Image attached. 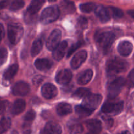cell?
Returning <instances> with one entry per match:
<instances>
[{
	"label": "cell",
	"mask_w": 134,
	"mask_h": 134,
	"mask_svg": "<svg viewBox=\"0 0 134 134\" xmlns=\"http://www.w3.org/2000/svg\"><path fill=\"white\" fill-rule=\"evenodd\" d=\"M43 48V42L40 39H37L33 43L31 48V54L32 56H36Z\"/></svg>",
	"instance_id": "cb8c5ba5"
},
{
	"label": "cell",
	"mask_w": 134,
	"mask_h": 134,
	"mask_svg": "<svg viewBox=\"0 0 134 134\" xmlns=\"http://www.w3.org/2000/svg\"><path fill=\"white\" fill-rule=\"evenodd\" d=\"M109 9L110 13L112 14V15L115 18H121L124 15V13H123L122 10L118 9V8L114 7H109Z\"/></svg>",
	"instance_id": "d6a6232c"
},
{
	"label": "cell",
	"mask_w": 134,
	"mask_h": 134,
	"mask_svg": "<svg viewBox=\"0 0 134 134\" xmlns=\"http://www.w3.org/2000/svg\"><path fill=\"white\" fill-rule=\"evenodd\" d=\"M86 125L89 130L88 134H98L102 130V123L98 120L91 119L87 120Z\"/></svg>",
	"instance_id": "e0dca14e"
},
{
	"label": "cell",
	"mask_w": 134,
	"mask_h": 134,
	"mask_svg": "<svg viewBox=\"0 0 134 134\" xmlns=\"http://www.w3.org/2000/svg\"><path fill=\"white\" fill-rule=\"evenodd\" d=\"M83 132V127L81 124H73L69 126V134H81Z\"/></svg>",
	"instance_id": "f546056e"
},
{
	"label": "cell",
	"mask_w": 134,
	"mask_h": 134,
	"mask_svg": "<svg viewBox=\"0 0 134 134\" xmlns=\"http://www.w3.org/2000/svg\"><path fill=\"white\" fill-rule=\"evenodd\" d=\"M124 107L123 102H118V103H109L107 102L102 107V111L104 113H113L116 115L122 112Z\"/></svg>",
	"instance_id": "ba28073f"
},
{
	"label": "cell",
	"mask_w": 134,
	"mask_h": 134,
	"mask_svg": "<svg viewBox=\"0 0 134 134\" xmlns=\"http://www.w3.org/2000/svg\"><path fill=\"white\" fill-rule=\"evenodd\" d=\"M11 134H18V133L16 130H14V131H13V132H12Z\"/></svg>",
	"instance_id": "ee69618b"
},
{
	"label": "cell",
	"mask_w": 134,
	"mask_h": 134,
	"mask_svg": "<svg viewBox=\"0 0 134 134\" xmlns=\"http://www.w3.org/2000/svg\"><path fill=\"white\" fill-rule=\"evenodd\" d=\"M24 34V29L19 23H11L8 26V37L10 43L18 44Z\"/></svg>",
	"instance_id": "3957f363"
},
{
	"label": "cell",
	"mask_w": 134,
	"mask_h": 134,
	"mask_svg": "<svg viewBox=\"0 0 134 134\" xmlns=\"http://www.w3.org/2000/svg\"><path fill=\"white\" fill-rule=\"evenodd\" d=\"M30 92L28 84L23 81H20L14 84L12 88V92L15 96H26Z\"/></svg>",
	"instance_id": "9c48e42d"
},
{
	"label": "cell",
	"mask_w": 134,
	"mask_h": 134,
	"mask_svg": "<svg viewBox=\"0 0 134 134\" xmlns=\"http://www.w3.org/2000/svg\"><path fill=\"white\" fill-rule=\"evenodd\" d=\"M129 67V64L122 59L114 58L107 62V71L110 75H115L126 71Z\"/></svg>",
	"instance_id": "6da1fadb"
},
{
	"label": "cell",
	"mask_w": 134,
	"mask_h": 134,
	"mask_svg": "<svg viewBox=\"0 0 134 134\" xmlns=\"http://www.w3.org/2000/svg\"><path fill=\"white\" fill-rule=\"evenodd\" d=\"M60 9L58 7L51 6L46 8L42 13L40 21L43 24H47L54 22L60 16Z\"/></svg>",
	"instance_id": "277c9868"
},
{
	"label": "cell",
	"mask_w": 134,
	"mask_h": 134,
	"mask_svg": "<svg viewBox=\"0 0 134 134\" xmlns=\"http://www.w3.org/2000/svg\"><path fill=\"white\" fill-rule=\"evenodd\" d=\"M96 7V5L94 3H82L80 5V9L83 13H88L95 10Z\"/></svg>",
	"instance_id": "83f0119b"
},
{
	"label": "cell",
	"mask_w": 134,
	"mask_h": 134,
	"mask_svg": "<svg viewBox=\"0 0 134 134\" xmlns=\"http://www.w3.org/2000/svg\"><path fill=\"white\" fill-rule=\"evenodd\" d=\"M126 81L123 77H119L114 80L109 85L108 88V97L111 99L116 98L120 92Z\"/></svg>",
	"instance_id": "5b68a950"
},
{
	"label": "cell",
	"mask_w": 134,
	"mask_h": 134,
	"mask_svg": "<svg viewBox=\"0 0 134 134\" xmlns=\"http://www.w3.org/2000/svg\"><path fill=\"white\" fill-rule=\"evenodd\" d=\"M62 37V32L58 29L54 30L50 34L46 43L47 48L49 51H54L60 44Z\"/></svg>",
	"instance_id": "52a82bcc"
},
{
	"label": "cell",
	"mask_w": 134,
	"mask_h": 134,
	"mask_svg": "<svg viewBox=\"0 0 134 134\" xmlns=\"http://www.w3.org/2000/svg\"><path fill=\"white\" fill-rule=\"evenodd\" d=\"M35 116H36V114H35V112L34 110H30V111H29L28 112H27V113L26 114V115L24 117V124H31L34 121V119H35Z\"/></svg>",
	"instance_id": "4dcf8cb0"
},
{
	"label": "cell",
	"mask_w": 134,
	"mask_h": 134,
	"mask_svg": "<svg viewBox=\"0 0 134 134\" xmlns=\"http://www.w3.org/2000/svg\"><path fill=\"white\" fill-rule=\"evenodd\" d=\"M79 24L80 27H82V28H86V26L88 25V20L87 19H86L84 17H80L78 20Z\"/></svg>",
	"instance_id": "8d00e7d4"
},
{
	"label": "cell",
	"mask_w": 134,
	"mask_h": 134,
	"mask_svg": "<svg viewBox=\"0 0 134 134\" xmlns=\"http://www.w3.org/2000/svg\"><path fill=\"white\" fill-rule=\"evenodd\" d=\"M133 129H134V125H133Z\"/></svg>",
	"instance_id": "f6af8a7d"
},
{
	"label": "cell",
	"mask_w": 134,
	"mask_h": 134,
	"mask_svg": "<svg viewBox=\"0 0 134 134\" xmlns=\"http://www.w3.org/2000/svg\"><path fill=\"white\" fill-rule=\"evenodd\" d=\"M95 40L102 49L107 51L113 43L115 35L111 31L98 33L95 35Z\"/></svg>",
	"instance_id": "7a4b0ae2"
},
{
	"label": "cell",
	"mask_w": 134,
	"mask_h": 134,
	"mask_svg": "<svg viewBox=\"0 0 134 134\" xmlns=\"http://www.w3.org/2000/svg\"><path fill=\"white\" fill-rule=\"evenodd\" d=\"M62 7L64 11L66 13H72L75 10L74 3L71 1H63L62 2Z\"/></svg>",
	"instance_id": "f1b7e54d"
},
{
	"label": "cell",
	"mask_w": 134,
	"mask_h": 134,
	"mask_svg": "<svg viewBox=\"0 0 134 134\" xmlns=\"http://www.w3.org/2000/svg\"><path fill=\"white\" fill-rule=\"evenodd\" d=\"M72 79V73L69 69H62L57 73L56 81L60 85H67Z\"/></svg>",
	"instance_id": "7c38bea8"
},
{
	"label": "cell",
	"mask_w": 134,
	"mask_h": 134,
	"mask_svg": "<svg viewBox=\"0 0 134 134\" xmlns=\"http://www.w3.org/2000/svg\"><path fill=\"white\" fill-rule=\"evenodd\" d=\"M18 69V65L17 64H14L10 65L4 73L3 78L5 80H10L16 74Z\"/></svg>",
	"instance_id": "603a6c76"
},
{
	"label": "cell",
	"mask_w": 134,
	"mask_h": 134,
	"mask_svg": "<svg viewBox=\"0 0 134 134\" xmlns=\"http://www.w3.org/2000/svg\"><path fill=\"white\" fill-rule=\"evenodd\" d=\"M11 120L9 118L4 117L0 120V134L6 132L10 128Z\"/></svg>",
	"instance_id": "d4e9b609"
},
{
	"label": "cell",
	"mask_w": 134,
	"mask_h": 134,
	"mask_svg": "<svg viewBox=\"0 0 134 134\" xmlns=\"http://www.w3.org/2000/svg\"><path fill=\"white\" fill-rule=\"evenodd\" d=\"M7 105L8 102H6V101H3V102H0V115L5 113V111H6Z\"/></svg>",
	"instance_id": "f35d334b"
},
{
	"label": "cell",
	"mask_w": 134,
	"mask_h": 134,
	"mask_svg": "<svg viewBox=\"0 0 134 134\" xmlns=\"http://www.w3.org/2000/svg\"><path fill=\"white\" fill-rule=\"evenodd\" d=\"M52 63L47 58L37 59L35 62V66L40 71H47L51 68Z\"/></svg>",
	"instance_id": "44dd1931"
},
{
	"label": "cell",
	"mask_w": 134,
	"mask_h": 134,
	"mask_svg": "<svg viewBox=\"0 0 134 134\" xmlns=\"http://www.w3.org/2000/svg\"><path fill=\"white\" fill-rule=\"evenodd\" d=\"M41 92L44 98L49 99H52L57 96L58 90L54 85L51 83H47L43 86Z\"/></svg>",
	"instance_id": "8fae6325"
},
{
	"label": "cell",
	"mask_w": 134,
	"mask_h": 134,
	"mask_svg": "<svg viewBox=\"0 0 134 134\" xmlns=\"http://www.w3.org/2000/svg\"><path fill=\"white\" fill-rule=\"evenodd\" d=\"M117 50L121 56H128L133 51V44L128 41H123L119 44Z\"/></svg>",
	"instance_id": "9a60e30c"
},
{
	"label": "cell",
	"mask_w": 134,
	"mask_h": 134,
	"mask_svg": "<svg viewBox=\"0 0 134 134\" xmlns=\"http://www.w3.org/2000/svg\"><path fill=\"white\" fill-rule=\"evenodd\" d=\"M87 58V52L85 51H81L77 52L71 61V66L73 69H77L85 62Z\"/></svg>",
	"instance_id": "30bf717a"
},
{
	"label": "cell",
	"mask_w": 134,
	"mask_h": 134,
	"mask_svg": "<svg viewBox=\"0 0 134 134\" xmlns=\"http://www.w3.org/2000/svg\"><path fill=\"white\" fill-rule=\"evenodd\" d=\"M119 134H131L128 131H123V132H122L121 133H120Z\"/></svg>",
	"instance_id": "7bdbcfd3"
},
{
	"label": "cell",
	"mask_w": 134,
	"mask_h": 134,
	"mask_svg": "<svg viewBox=\"0 0 134 134\" xmlns=\"http://www.w3.org/2000/svg\"><path fill=\"white\" fill-rule=\"evenodd\" d=\"M75 112L80 117H86L91 115L93 113L92 111L89 110L82 105H77L75 107Z\"/></svg>",
	"instance_id": "484cf974"
},
{
	"label": "cell",
	"mask_w": 134,
	"mask_h": 134,
	"mask_svg": "<svg viewBox=\"0 0 134 134\" xmlns=\"http://www.w3.org/2000/svg\"><path fill=\"white\" fill-rule=\"evenodd\" d=\"M43 81V77L41 75H37L35 76L34 79H33V84L35 86H39Z\"/></svg>",
	"instance_id": "74e56055"
},
{
	"label": "cell",
	"mask_w": 134,
	"mask_h": 134,
	"mask_svg": "<svg viewBox=\"0 0 134 134\" xmlns=\"http://www.w3.org/2000/svg\"><path fill=\"white\" fill-rule=\"evenodd\" d=\"M82 42L79 41V42H77V43H76L75 44H73V45L71 46V48L69 49V51H68L67 56H68V57H69V56H70L72 54H73V52L76 51V50L78 49V48H79L81 45H82Z\"/></svg>",
	"instance_id": "d590c367"
},
{
	"label": "cell",
	"mask_w": 134,
	"mask_h": 134,
	"mask_svg": "<svg viewBox=\"0 0 134 134\" xmlns=\"http://www.w3.org/2000/svg\"><path fill=\"white\" fill-rule=\"evenodd\" d=\"M105 134H107V133H105Z\"/></svg>",
	"instance_id": "bcb514c9"
},
{
	"label": "cell",
	"mask_w": 134,
	"mask_h": 134,
	"mask_svg": "<svg viewBox=\"0 0 134 134\" xmlns=\"http://www.w3.org/2000/svg\"><path fill=\"white\" fill-rule=\"evenodd\" d=\"M62 128L58 123L54 122H48L47 123L44 130L40 134H61Z\"/></svg>",
	"instance_id": "5bb4252c"
},
{
	"label": "cell",
	"mask_w": 134,
	"mask_h": 134,
	"mask_svg": "<svg viewBox=\"0 0 134 134\" xmlns=\"http://www.w3.org/2000/svg\"><path fill=\"white\" fill-rule=\"evenodd\" d=\"M45 3L44 1H41V0H34L30 3V5L27 9V13L30 14H35L39 11L42 7L43 4Z\"/></svg>",
	"instance_id": "7402d4cb"
},
{
	"label": "cell",
	"mask_w": 134,
	"mask_h": 134,
	"mask_svg": "<svg viewBox=\"0 0 134 134\" xmlns=\"http://www.w3.org/2000/svg\"><path fill=\"white\" fill-rule=\"evenodd\" d=\"M4 35H5V29H4L3 24H0V43H1V41L3 38Z\"/></svg>",
	"instance_id": "60d3db41"
},
{
	"label": "cell",
	"mask_w": 134,
	"mask_h": 134,
	"mask_svg": "<svg viewBox=\"0 0 134 134\" xmlns=\"http://www.w3.org/2000/svg\"><path fill=\"white\" fill-rule=\"evenodd\" d=\"M90 90L85 88H80L77 89L75 93L73 94V97L77 99H81V98H85L89 95H90Z\"/></svg>",
	"instance_id": "4316f807"
},
{
	"label": "cell",
	"mask_w": 134,
	"mask_h": 134,
	"mask_svg": "<svg viewBox=\"0 0 134 134\" xmlns=\"http://www.w3.org/2000/svg\"><path fill=\"white\" fill-rule=\"evenodd\" d=\"M26 105V102L24 99H17L13 103L11 109V113L14 115H19L20 113L24 111Z\"/></svg>",
	"instance_id": "ffe728a7"
},
{
	"label": "cell",
	"mask_w": 134,
	"mask_h": 134,
	"mask_svg": "<svg viewBox=\"0 0 134 134\" xmlns=\"http://www.w3.org/2000/svg\"><path fill=\"white\" fill-rule=\"evenodd\" d=\"M73 111V109L71 105L69 103H59L56 107V112H57L58 115L60 116H65L71 113Z\"/></svg>",
	"instance_id": "d6986e66"
},
{
	"label": "cell",
	"mask_w": 134,
	"mask_h": 134,
	"mask_svg": "<svg viewBox=\"0 0 134 134\" xmlns=\"http://www.w3.org/2000/svg\"><path fill=\"white\" fill-rule=\"evenodd\" d=\"M127 85L129 88L134 87V69H132L128 75Z\"/></svg>",
	"instance_id": "e575fe53"
},
{
	"label": "cell",
	"mask_w": 134,
	"mask_h": 134,
	"mask_svg": "<svg viewBox=\"0 0 134 134\" xmlns=\"http://www.w3.org/2000/svg\"><path fill=\"white\" fill-rule=\"evenodd\" d=\"M8 52L6 48H0V66L4 64L7 59Z\"/></svg>",
	"instance_id": "836d02e7"
},
{
	"label": "cell",
	"mask_w": 134,
	"mask_h": 134,
	"mask_svg": "<svg viewBox=\"0 0 134 134\" xmlns=\"http://www.w3.org/2000/svg\"><path fill=\"white\" fill-rule=\"evenodd\" d=\"M102 100V96L100 94H90L84 99L82 105L94 111L99 107Z\"/></svg>",
	"instance_id": "8992f818"
},
{
	"label": "cell",
	"mask_w": 134,
	"mask_h": 134,
	"mask_svg": "<svg viewBox=\"0 0 134 134\" xmlns=\"http://www.w3.org/2000/svg\"><path fill=\"white\" fill-rule=\"evenodd\" d=\"M8 3H9V1H0V9H4V8L6 7L8 5Z\"/></svg>",
	"instance_id": "b9f144b4"
},
{
	"label": "cell",
	"mask_w": 134,
	"mask_h": 134,
	"mask_svg": "<svg viewBox=\"0 0 134 134\" xmlns=\"http://www.w3.org/2000/svg\"><path fill=\"white\" fill-rule=\"evenodd\" d=\"M31 132L30 128V124H23V133L24 134H30Z\"/></svg>",
	"instance_id": "ab89813d"
},
{
	"label": "cell",
	"mask_w": 134,
	"mask_h": 134,
	"mask_svg": "<svg viewBox=\"0 0 134 134\" xmlns=\"http://www.w3.org/2000/svg\"><path fill=\"white\" fill-rule=\"evenodd\" d=\"M93 71L91 69H86L81 73L77 78V82L81 85H85L88 83L92 78Z\"/></svg>",
	"instance_id": "ac0fdd59"
},
{
	"label": "cell",
	"mask_w": 134,
	"mask_h": 134,
	"mask_svg": "<svg viewBox=\"0 0 134 134\" xmlns=\"http://www.w3.org/2000/svg\"><path fill=\"white\" fill-rule=\"evenodd\" d=\"M68 43L67 41L61 42L60 44L53 51V57L57 61H60L64 58L66 50L68 48Z\"/></svg>",
	"instance_id": "2e32d148"
},
{
	"label": "cell",
	"mask_w": 134,
	"mask_h": 134,
	"mask_svg": "<svg viewBox=\"0 0 134 134\" xmlns=\"http://www.w3.org/2000/svg\"><path fill=\"white\" fill-rule=\"evenodd\" d=\"M24 6V2L23 1H13L10 3L9 9L12 11H16L22 9Z\"/></svg>",
	"instance_id": "1f68e13d"
},
{
	"label": "cell",
	"mask_w": 134,
	"mask_h": 134,
	"mask_svg": "<svg viewBox=\"0 0 134 134\" xmlns=\"http://www.w3.org/2000/svg\"><path fill=\"white\" fill-rule=\"evenodd\" d=\"M94 11L102 22H108L111 18V13L109 8H106L102 5H99L96 7Z\"/></svg>",
	"instance_id": "4fadbf2b"
}]
</instances>
